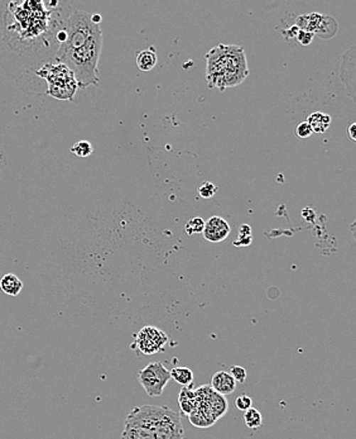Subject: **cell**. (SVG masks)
<instances>
[{
    "label": "cell",
    "instance_id": "6da1fadb",
    "mask_svg": "<svg viewBox=\"0 0 356 439\" xmlns=\"http://www.w3.org/2000/svg\"><path fill=\"white\" fill-rule=\"evenodd\" d=\"M206 81L211 89L224 92L248 78L247 56L243 47L219 45L206 53Z\"/></svg>",
    "mask_w": 356,
    "mask_h": 439
},
{
    "label": "cell",
    "instance_id": "7a4b0ae2",
    "mask_svg": "<svg viewBox=\"0 0 356 439\" xmlns=\"http://www.w3.org/2000/svg\"><path fill=\"white\" fill-rule=\"evenodd\" d=\"M102 50V27L97 28L84 46L55 58L56 63H63L72 71L79 89L99 84V60Z\"/></svg>",
    "mask_w": 356,
    "mask_h": 439
},
{
    "label": "cell",
    "instance_id": "3957f363",
    "mask_svg": "<svg viewBox=\"0 0 356 439\" xmlns=\"http://www.w3.org/2000/svg\"><path fill=\"white\" fill-rule=\"evenodd\" d=\"M37 75L42 76L47 83V95L57 100H74L79 85L72 71L68 66L60 63H45L42 69L37 71Z\"/></svg>",
    "mask_w": 356,
    "mask_h": 439
},
{
    "label": "cell",
    "instance_id": "277c9868",
    "mask_svg": "<svg viewBox=\"0 0 356 439\" xmlns=\"http://www.w3.org/2000/svg\"><path fill=\"white\" fill-rule=\"evenodd\" d=\"M157 439H185L181 416L166 405H141Z\"/></svg>",
    "mask_w": 356,
    "mask_h": 439
},
{
    "label": "cell",
    "instance_id": "5b68a950",
    "mask_svg": "<svg viewBox=\"0 0 356 439\" xmlns=\"http://www.w3.org/2000/svg\"><path fill=\"white\" fill-rule=\"evenodd\" d=\"M136 379L151 398L161 396L168 382L172 380L170 371L167 370L163 362L148 364L143 370L138 372Z\"/></svg>",
    "mask_w": 356,
    "mask_h": 439
},
{
    "label": "cell",
    "instance_id": "8992f818",
    "mask_svg": "<svg viewBox=\"0 0 356 439\" xmlns=\"http://www.w3.org/2000/svg\"><path fill=\"white\" fill-rule=\"evenodd\" d=\"M133 344V347H136L141 354L152 356L163 352L164 348L168 344V336L157 327L146 325L134 334Z\"/></svg>",
    "mask_w": 356,
    "mask_h": 439
},
{
    "label": "cell",
    "instance_id": "52a82bcc",
    "mask_svg": "<svg viewBox=\"0 0 356 439\" xmlns=\"http://www.w3.org/2000/svg\"><path fill=\"white\" fill-rule=\"evenodd\" d=\"M122 439H157L141 405L134 408L126 416Z\"/></svg>",
    "mask_w": 356,
    "mask_h": 439
},
{
    "label": "cell",
    "instance_id": "ba28073f",
    "mask_svg": "<svg viewBox=\"0 0 356 439\" xmlns=\"http://www.w3.org/2000/svg\"><path fill=\"white\" fill-rule=\"evenodd\" d=\"M296 26L300 29L311 32L323 38H331L338 32V22L334 18L323 16L318 13H311L307 16L297 18Z\"/></svg>",
    "mask_w": 356,
    "mask_h": 439
},
{
    "label": "cell",
    "instance_id": "9c48e42d",
    "mask_svg": "<svg viewBox=\"0 0 356 439\" xmlns=\"http://www.w3.org/2000/svg\"><path fill=\"white\" fill-rule=\"evenodd\" d=\"M230 226L229 223L221 217L210 218L207 222H205L204 238L206 240H209L211 243H220L222 240H227V237L230 236Z\"/></svg>",
    "mask_w": 356,
    "mask_h": 439
},
{
    "label": "cell",
    "instance_id": "30bf717a",
    "mask_svg": "<svg viewBox=\"0 0 356 439\" xmlns=\"http://www.w3.org/2000/svg\"><path fill=\"white\" fill-rule=\"evenodd\" d=\"M210 388H212L215 393L225 396V395H230L237 390V381L232 379V375L227 371H217L211 379Z\"/></svg>",
    "mask_w": 356,
    "mask_h": 439
},
{
    "label": "cell",
    "instance_id": "8fae6325",
    "mask_svg": "<svg viewBox=\"0 0 356 439\" xmlns=\"http://www.w3.org/2000/svg\"><path fill=\"white\" fill-rule=\"evenodd\" d=\"M22 289V280L17 275L6 274L0 280V290L9 297H17Z\"/></svg>",
    "mask_w": 356,
    "mask_h": 439
},
{
    "label": "cell",
    "instance_id": "7c38bea8",
    "mask_svg": "<svg viewBox=\"0 0 356 439\" xmlns=\"http://www.w3.org/2000/svg\"><path fill=\"white\" fill-rule=\"evenodd\" d=\"M313 133H325L331 126V117L323 112H313L306 120Z\"/></svg>",
    "mask_w": 356,
    "mask_h": 439
},
{
    "label": "cell",
    "instance_id": "4fadbf2b",
    "mask_svg": "<svg viewBox=\"0 0 356 439\" xmlns=\"http://www.w3.org/2000/svg\"><path fill=\"white\" fill-rule=\"evenodd\" d=\"M178 403H180L182 413L190 416L196 409V405H198L195 390L191 388H182L180 396H178Z\"/></svg>",
    "mask_w": 356,
    "mask_h": 439
},
{
    "label": "cell",
    "instance_id": "5bb4252c",
    "mask_svg": "<svg viewBox=\"0 0 356 439\" xmlns=\"http://www.w3.org/2000/svg\"><path fill=\"white\" fill-rule=\"evenodd\" d=\"M156 65H157V53L153 47L141 51L136 55V66L141 71H144V73L151 71L154 69Z\"/></svg>",
    "mask_w": 356,
    "mask_h": 439
},
{
    "label": "cell",
    "instance_id": "9a60e30c",
    "mask_svg": "<svg viewBox=\"0 0 356 439\" xmlns=\"http://www.w3.org/2000/svg\"><path fill=\"white\" fill-rule=\"evenodd\" d=\"M171 379H173L176 382H178L183 388H191V385L195 380V375L193 371L187 367H175L170 371Z\"/></svg>",
    "mask_w": 356,
    "mask_h": 439
},
{
    "label": "cell",
    "instance_id": "2e32d148",
    "mask_svg": "<svg viewBox=\"0 0 356 439\" xmlns=\"http://www.w3.org/2000/svg\"><path fill=\"white\" fill-rule=\"evenodd\" d=\"M188 419H190V422L193 423L195 427L200 428L211 427L216 422L214 418H211L207 414H205L204 411H198V409H195L188 416Z\"/></svg>",
    "mask_w": 356,
    "mask_h": 439
},
{
    "label": "cell",
    "instance_id": "e0dca14e",
    "mask_svg": "<svg viewBox=\"0 0 356 439\" xmlns=\"http://www.w3.org/2000/svg\"><path fill=\"white\" fill-rule=\"evenodd\" d=\"M244 423L249 429H258V428L261 427L263 416L258 409L250 408L248 411H244Z\"/></svg>",
    "mask_w": 356,
    "mask_h": 439
},
{
    "label": "cell",
    "instance_id": "ac0fdd59",
    "mask_svg": "<svg viewBox=\"0 0 356 439\" xmlns=\"http://www.w3.org/2000/svg\"><path fill=\"white\" fill-rule=\"evenodd\" d=\"M205 221L203 218L196 217L190 219L185 226V232L188 236H193V234H200L204 232Z\"/></svg>",
    "mask_w": 356,
    "mask_h": 439
},
{
    "label": "cell",
    "instance_id": "d6986e66",
    "mask_svg": "<svg viewBox=\"0 0 356 439\" xmlns=\"http://www.w3.org/2000/svg\"><path fill=\"white\" fill-rule=\"evenodd\" d=\"M71 152L79 157H87L92 154V146L89 141H80L71 147Z\"/></svg>",
    "mask_w": 356,
    "mask_h": 439
},
{
    "label": "cell",
    "instance_id": "ffe728a7",
    "mask_svg": "<svg viewBox=\"0 0 356 439\" xmlns=\"http://www.w3.org/2000/svg\"><path fill=\"white\" fill-rule=\"evenodd\" d=\"M234 404L237 406V409L242 411H247L250 408H253V400L248 395H240L237 399L234 400Z\"/></svg>",
    "mask_w": 356,
    "mask_h": 439
},
{
    "label": "cell",
    "instance_id": "44dd1931",
    "mask_svg": "<svg viewBox=\"0 0 356 439\" xmlns=\"http://www.w3.org/2000/svg\"><path fill=\"white\" fill-rule=\"evenodd\" d=\"M216 191H217V186L212 183H210V181H206V183L203 184V185L198 188V193H200V195H201L203 198H205V199L212 198V196L216 194Z\"/></svg>",
    "mask_w": 356,
    "mask_h": 439
},
{
    "label": "cell",
    "instance_id": "7402d4cb",
    "mask_svg": "<svg viewBox=\"0 0 356 439\" xmlns=\"http://www.w3.org/2000/svg\"><path fill=\"white\" fill-rule=\"evenodd\" d=\"M313 134L311 127L308 126L307 122H301L298 126L294 128V136L298 138H308Z\"/></svg>",
    "mask_w": 356,
    "mask_h": 439
},
{
    "label": "cell",
    "instance_id": "603a6c76",
    "mask_svg": "<svg viewBox=\"0 0 356 439\" xmlns=\"http://www.w3.org/2000/svg\"><path fill=\"white\" fill-rule=\"evenodd\" d=\"M229 374L237 382H244L247 380V370L242 366H232Z\"/></svg>",
    "mask_w": 356,
    "mask_h": 439
},
{
    "label": "cell",
    "instance_id": "cb8c5ba5",
    "mask_svg": "<svg viewBox=\"0 0 356 439\" xmlns=\"http://www.w3.org/2000/svg\"><path fill=\"white\" fill-rule=\"evenodd\" d=\"M313 37H315V35L311 33V32H307V31L300 29V31H298V35L296 37V40L298 41L302 46H308V45L311 43L312 40H313Z\"/></svg>",
    "mask_w": 356,
    "mask_h": 439
},
{
    "label": "cell",
    "instance_id": "d4e9b609",
    "mask_svg": "<svg viewBox=\"0 0 356 439\" xmlns=\"http://www.w3.org/2000/svg\"><path fill=\"white\" fill-rule=\"evenodd\" d=\"M298 31H300V28L294 24L291 28L287 29L286 32H283V35H284V37H286L287 40H293V38H296L297 35H298Z\"/></svg>",
    "mask_w": 356,
    "mask_h": 439
},
{
    "label": "cell",
    "instance_id": "484cf974",
    "mask_svg": "<svg viewBox=\"0 0 356 439\" xmlns=\"http://www.w3.org/2000/svg\"><path fill=\"white\" fill-rule=\"evenodd\" d=\"M239 237H252V228L248 224H243L239 228Z\"/></svg>",
    "mask_w": 356,
    "mask_h": 439
},
{
    "label": "cell",
    "instance_id": "4316f807",
    "mask_svg": "<svg viewBox=\"0 0 356 439\" xmlns=\"http://www.w3.org/2000/svg\"><path fill=\"white\" fill-rule=\"evenodd\" d=\"M250 243H252V237H239L234 245L244 247V245H249Z\"/></svg>",
    "mask_w": 356,
    "mask_h": 439
},
{
    "label": "cell",
    "instance_id": "83f0119b",
    "mask_svg": "<svg viewBox=\"0 0 356 439\" xmlns=\"http://www.w3.org/2000/svg\"><path fill=\"white\" fill-rule=\"evenodd\" d=\"M355 128L356 123H351L350 127H349V134H350L351 139H352L354 142L356 141Z\"/></svg>",
    "mask_w": 356,
    "mask_h": 439
},
{
    "label": "cell",
    "instance_id": "f1b7e54d",
    "mask_svg": "<svg viewBox=\"0 0 356 439\" xmlns=\"http://www.w3.org/2000/svg\"><path fill=\"white\" fill-rule=\"evenodd\" d=\"M91 21L95 24H100V22H102V16H100V14H91Z\"/></svg>",
    "mask_w": 356,
    "mask_h": 439
}]
</instances>
